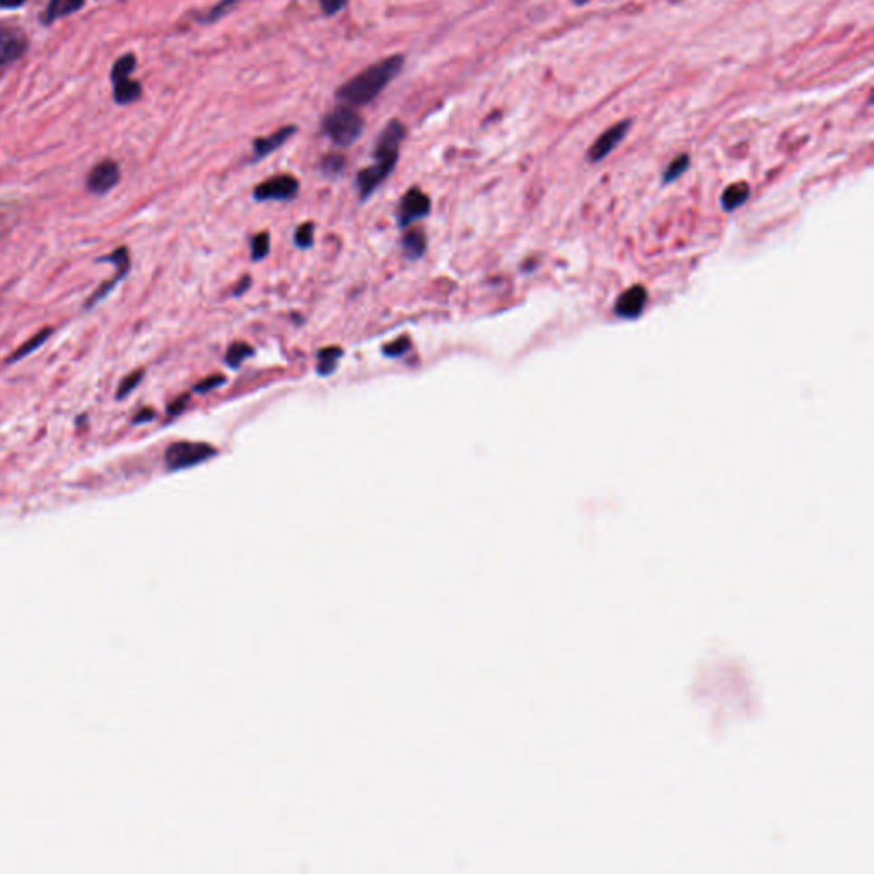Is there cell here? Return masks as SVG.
<instances>
[{
  "label": "cell",
  "mask_w": 874,
  "mask_h": 874,
  "mask_svg": "<svg viewBox=\"0 0 874 874\" xmlns=\"http://www.w3.org/2000/svg\"><path fill=\"white\" fill-rule=\"evenodd\" d=\"M407 136V127L399 120H390L376 138L372 151V164L361 169L355 178V188L359 199L366 200L388 180V176L397 168L399 157V146Z\"/></svg>",
  "instance_id": "6da1fadb"
},
{
  "label": "cell",
  "mask_w": 874,
  "mask_h": 874,
  "mask_svg": "<svg viewBox=\"0 0 874 874\" xmlns=\"http://www.w3.org/2000/svg\"><path fill=\"white\" fill-rule=\"evenodd\" d=\"M403 65L405 57L401 53L371 63L338 88L337 101L347 107H366L399 76Z\"/></svg>",
  "instance_id": "7a4b0ae2"
},
{
  "label": "cell",
  "mask_w": 874,
  "mask_h": 874,
  "mask_svg": "<svg viewBox=\"0 0 874 874\" xmlns=\"http://www.w3.org/2000/svg\"><path fill=\"white\" fill-rule=\"evenodd\" d=\"M322 130L337 147L347 149L362 136L364 118L352 107L340 105L324 115Z\"/></svg>",
  "instance_id": "3957f363"
},
{
  "label": "cell",
  "mask_w": 874,
  "mask_h": 874,
  "mask_svg": "<svg viewBox=\"0 0 874 874\" xmlns=\"http://www.w3.org/2000/svg\"><path fill=\"white\" fill-rule=\"evenodd\" d=\"M137 67V57L134 53H125L111 67V86H113V99L117 105H132L140 99L142 86L138 80L132 79V74Z\"/></svg>",
  "instance_id": "277c9868"
},
{
  "label": "cell",
  "mask_w": 874,
  "mask_h": 874,
  "mask_svg": "<svg viewBox=\"0 0 874 874\" xmlns=\"http://www.w3.org/2000/svg\"><path fill=\"white\" fill-rule=\"evenodd\" d=\"M215 455H217V449L207 443L178 441L168 446L164 453V461L169 472H180L212 460Z\"/></svg>",
  "instance_id": "5b68a950"
},
{
  "label": "cell",
  "mask_w": 874,
  "mask_h": 874,
  "mask_svg": "<svg viewBox=\"0 0 874 874\" xmlns=\"http://www.w3.org/2000/svg\"><path fill=\"white\" fill-rule=\"evenodd\" d=\"M430 214V199L420 188H410L401 200L397 209V221L399 228H410L415 222L426 219Z\"/></svg>",
  "instance_id": "8992f818"
},
{
  "label": "cell",
  "mask_w": 874,
  "mask_h": 874,
  "mask_svg": "<svg viewBox=\"0 0 874 874\" xmlns=\"http://www.w3.org/2000/svg\"><path fill=\"white\" fill-rule=\"evenodd\" d=\"M299 192V182L292 174H277L261 182L253 190V199L257 202H287Z\"/></svg>",
  "instance_id": "52a82bcc"
},
{
  "label": "cell",
  "mask_w": 874,
  "mask_h": 874,
  "mask_svg": "<svg viewBox=\"0 0 874 874\" xmlns=\"http://www.w3.org/2000/svg\"><path fill=\"white\" fill-rule=\"evenodd\" d=\"M99 261H108V263L115 265L117 274H115V277H113L111 280L105 282V284H103L99 289H96V291L92 292L91 297H89V299L86 301V305H84L86 309H92V307L96 306L98 303H101L103 299H107L108 296H109V292L113 291V289H115V287L120 284V280H123L125 276L130 272V255H128V249H127L125 246L117 248V249H115L111 255H108V257L101 258Z\"/></svg>",
  "instance_id": "ba28073f"
},
{
  "label": "cell",
  "mask_w": 874,
  "mask_h": 874,
  "mask_svg": "<svg viewBox=\"0 0 874 874\" xmlns=\"http://www.w3.org/2000/svg\"><path fill=\"white\" fill-rule=\"evenodd\" d=\"M630 127H632V120H622V122L615 123L614 127H610L606 132H603L595 140V144L591 146V149L587 153L589 163L597 164L614 153L615 149L624 142L625 136L629 134Z\"/></svg>",
  "instance_id": "9c48e42d"
},
{
  "label": "cell",
  "mask_w": 874,
  "mask_h": 874,
  "mask_svg": "<svg viewBox=\"0 0 874 874\" xmlns=\"http://www.w3.org/2000/svg\"><path fill=\"white\" fill-rule=\"evenodd\" d=\"M120 178H122V171L118 163L113 159H105L89 171L86 186L91 193L105 195L120 183Z\"/></svg>",
  "instance_id": "30bf717a"
},
{
  "label": "cell",
  "mask_w": 874,
  "mask_h": 874,
  "mask_svg": "<svg viewBox=\"0 0 874 874\" xmlns=\"http://www.w3.org/2000/svg\"><path fill=\"white\" fill-rule=\"evenodd\" d=\"M30 46L24 31L0 24V67L19 61Z\"/></svg>",
  "instance_id": "8fae6325"
},
{
  "label": "cell",
  "mask_w": 874,
  "mask_h": 874,
  "mask_svg": "<svg viewBox=\"0 0 874 874\" xmlns=\"http://www.w3.org/2000/svg\"><path fill=\"white\" fill-rule=\"evenodd\" d=\"M297 132V127L296 125H284L280 128H277L276 132H272L270 136H265V137H258L253 140V161L258 163L261 159L268 157L270 154L278 151L287 140H291Z\"/></svg>",
  "instance_id": "7c38bea8"
},
{
  "label": "cell",
  "mask_w": 874,
  "mask_h": 874,
  "mask_svg": "<svg viewBox=\"0 0 874 874\" xmlns=\"http://www.w3.org/2000/svg\"><path fill=\"white\" fill-rule=\"evenodd\" d=\"M645 305H647V291L643 286H634L630 287L627 291L624 292L616 305H615V313L620 316V318H637L643 315L644 311Z\"/></svg>",
  "instance_id": "4fadbf2b"
},
{
  "label": "cell",
  "mask_w": 874,
  "mask_h": 874,
  "mask_svg": "<svg viewBox=\"0 0 874 874\" xmlns=\"http://www.w3.org/2000/svg\"><path fill=\"white\" fill-rule=\"evenodd\" d=\"M84 5H86V0H50L42 14V23L45 26H52L61 17L76 14L77 11H80Z\"/></svg>",
  "instance_id": "5bb4252c"
},
{
  "label": "cell",
  "mask_w": 874,
  "mask_h": 874,
  "mask_svg": "<svg viewBox=\"0 0 874 874\" xmlns=\"http://www.w3.org/2000/svg\"><path fill=\"white\" fill-rule=\"evenodd\" d=\"M52 335H53V328L52 326H46L43 330L36 332L30 340H26L23 345H19L14 352L7 357L5 364H14V362H19L21 359L28 357L30 353L36 352L38 349H42V345H45Z\"/></svg>",
  "instance_id": "9a60e30c"
},
{
  "label": "cell",
  "mask_w": 874,
  "mask_h": 874,
  "mask_svg": "<svg viewBox=\"0 0 874 874\" xmlns=\"http://www.w3.org/2000/svg\"><path fill=\"white\" fill-rule=\"evenodd\" d=\"M401 248H403V253L409 260H417L420 258L426 249H428V236L426 232L418 228L415 230H407L403 240H401Z\"/></svg>",
  "instance_id": "2e32d148"
},
{
  "label": "cell",
  "mask_w": 874,
  "mask_h": 874,
  "mask_svg": "<svg viewBox=\"0 0 874 874\" xmlns=\"http://www.w3.org/2000/svg\"><path fill=\"white\" fill-rule=\"evenodd\" d=\"M750 193L752 190L747 183H733L728 186L721 197L722 209L726 212L737 211L738 207H741L743 203H747V200L750 199Z\"/></svg>",
  "instance_id": "e0dca14e"
},
{
  "label": "cell",
  "mask_w": 874,
  "mask_h": 874,
  "mask_svg": "<svg viewBox=\"0 0 874 874\" xmlns=\"http://www.w3.org/2000/svg\"><path fill=\"white\" fill-rule=\"evenodd\" d=\"M240 2L241 0H219L211 9H207L205 13H202L197 17V21H199L200 24H214L217 21H221L222 17L230 14V11H234Z\"/></svg>",
  "instance_id": "ac0fdd59"
},
{
  "label": "cell",
  "mask_w": 874,
  "mask_h": 874,
  "mask_svg": "<svg viewBox=\"0 0 874 874\" xmlns=\"http://www.w3.org/2000/svg\"><path fill=\"white\" fill-rule=\"evenodd\" d=\"M343 355V351L340 347H326L318 352V368L316 372L320 376H330L338 366L340 357Z\"/></svg>",
  "instance_id": "d6986e66"
},
{
  "label": "cell",
  "mask_w": 874,
  "mask_h": 874,
  "mask_svg": "<svg viewBox=\"0 0 874 874\" xmlns=\"http://www.w3.org/2000/svg\"><path fill=\"white\" fill-rule=\"evenodd\" d=\"M253 352L255 351H253V347L249 343H246V342H236V343L230 345V351H228L226 357H224V362H226L228 368L238 369L245 362L248 357L253 355Z\"/></svg>",
  "instance_id": "ffe728a7"
},
{
  "label": "cell",
  "mask_w": 874,
  "mask_h": 874,
  "mask_svg": "<svg viewBox=\"0 0 874 874\" xmlns=\"http://www.w3.org/2000/svg\"><path fill=\"white\" fill-rule=\"evenodd\" d=\"M691 166V155L689 154H681L678 155L676 159H673L666 169L663 171V183H673L676 182L687 169Z\"/></svg>",
  "instance_id": "44dd1931"
},
{
  "label": "cell",
  "mask_w": 874,
  "mask_h": 874,
  "mask_svg": "<svg viewBox=\"0 0 874 874\" xmlns=\"http://www.w3.org/2000/svg\"><path fill=\"white\" fill-rule=\"evenodd\" d=\"M345 169V157L342 154H328L322 161V173L328 178H337Z\"/></svg>",
  "instance_id": "7402d4cb"
},
{
  "label": "cell",
  "mask_w": 874,
  "mask_h": 874,
  "mask_svg": "<svg viewBox=\"0 0 874 874\" xmlns=\"http://www.w3.org/2000/svg\"><path fill=\"white\" fill-rule=\"evenodd\" d=\"M144 374H146L144 369H137V371L130 372L128 376H125L122 381H120V384H118L117 399H127L134 390H137L138 384L142 383V380H144Z\"/></svg>",
  "instance_id": "603a6c76"
},
{
  "label": "cell",
  "mask_w": 874,
  "mask_h": 874,
  "mask_svg": "<svg viewBox=\"0 0 874 874\" xmlns=\"http://www.w3.org/2000/svg\"><path fill=\"white\" fill-rule=\"evenodd\" d=\"M249 251H251V260H263L268 255V251H270V234L268 232H260V234L253 236Z\"/></svg>",
  "instance_id": "cb8c5ba5"
},
{
  "label": "cell",
  "mask_w": 874,
  "mask_h": 874,
  "mask_svg": "<svg viewBox=\"0 0 874 874\" xmlns=\"http://www.w3.org/2000/svg\"><path fill=\"white\" fill-rule=\"evenodd\" d=\"M294 243L301 249H307L315 243V224L305 222L294 232Z\"/></svg>",
  "instance_id": "d4e9b609"
},
{
  "label": "cell",
  "mask_w": 874,
  "mask_h": 874,
  "mask_svg": "<svg viewBox=\"0 0 874 874\" xmlns=\"http://www.w3.org/2000/svg\"><path fill=\"white\" fill-rule=\"evenodd\" d=\"M410 347H412L410 338L399 337L397 340H393V342H390V343H386V345H384L383 353L386 355V357H393V359H397V357H401L403 353L409 352V351H410Z\"/></svg>",
  "instance_id": "484cf974"
},
{
  "label": "cell",
  "mask_w": 874,
  "mask_h": 874,
  "mask_svg": "<svg viewBox=\"0 0 874 874\" xmlns=\"http://www.w3.org/2000/svg\"><path fill=\"white\" fill-rule=\"evenodd\" d=\"M224 383H226V378L221 376V374H215V376H209V378H205L200 383L195 384L193 386V391H197V393H209V391H214L217 388H221Z\"/></svg>",
  "instance_id": "4316f807"
},
{
  "label": "cell",
  "mask_w": 874,
  "mask_h": 874,
  "mask_svg": "<svg viewBox=\"0 0 874 874\" xmlns=\"http://www.w3.org/2000/svg\"><path fill=\"white\" fill-rule=\"evenodd\" d=\"M318 2H320V7H322L323 13H324V15H328V17L342 13L347 7V4H349V0H318Z\"/></svg>",
  "instance_id": "83f0119b"
},
{
  "label": "cell",
  "mask_w": 874,
  "mask_h": 874,
  "mask_svg": "<svg viewBox=\"0 0 874 874\" xmlns=\"http://www.w3.org/2000/svg\"><path fill=\"white\" fill-rule=\"evenodd\" d=\"M186 405H188V395H182L180 399H176L174 401H173V403H169V417H178V415L183 414Z\"/></svg>",
  "instance_id": "f1b7e54d"
},
{
  "label": "cell",
  "mask_w": 874,
  "mask_h": 874,
  "mask_svg": "<svg viewBox=\"0 0 874 874\" xmlns=\"http://www.w3.org/2000/svg\"><path fill=\"white\" fill-rule=\"evenodd\" d=\"M154 417H155V412L153 409H142L138 414L134 417V424H146V422H151Z\"/></svg>",
  "instance_id": "f546056e"
},
{
  "label": "cell",
  "mask_w": 874,
  "mask_h": 874,
  "mask_svg": "<svg viewBox=\"0 0 874 874\" xmlns=\"http://www.w3.org/2000/svg\"><path fill=\"white\" fill-rule=\"evenodd\" d=\"M28 0H0V9H19Z\"/></svg>",
  "instance_id": "4dcf8cb0"
},
{
  "label": "cell",
  "mask_w": 874,
  "mask_h": 874,
  "mask_svg": "<svg viewBox=\"0 0 874 874\" xmlns=\"http://www.w3.org/2000/svg\"><path fill=\"white\" fill-rule=\"evenodd\" d=\"M249 286H251V280H249V277H245V278H243V284H241V286H238L232 294H234V296H241L243 292H246L248 289H249Z\"/></svg>",
  "instance_id": "1f68e13d"
},
{
  "label": "cell",
  "mask_w": 874,
  "mask_h": 874,
  "mask_svg": "<svg viewBox=\"0 0 874 874\" xmlns=\"http://www.w3.org/2000/svg\"><path fill=\"white\" fill-rule=\"evenodd\" d=\"M570 2H572L574 5H578V7H583V5H586V4H587V2H591V0H570Z\"/></svg>",
  "instance_id": "d6a6232c"
}]
</instances>
